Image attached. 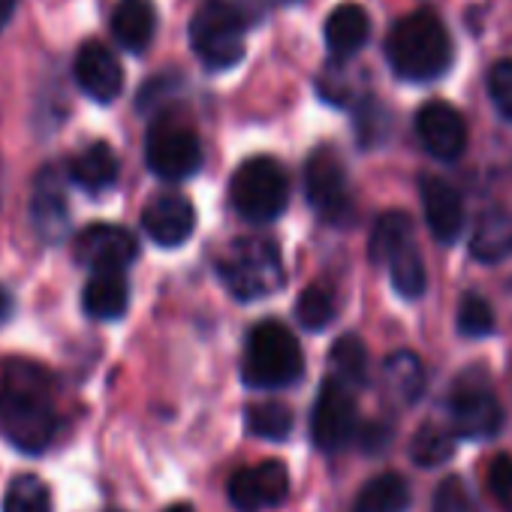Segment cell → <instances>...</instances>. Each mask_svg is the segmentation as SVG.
I'll return each instance as SVG.
<instances>
[{"label": "cell", "instance_id": "obj_1", "mask_svg": "<svg viewBox=\"0 0 512 512\" xmlns=\"http://www.w3.org/2000/svg\"><path fill=\"white\" fill-rule=\"evenodd\" d=\"M0 434L10 446L40 455L58 434V410L52 401V380L28 362H13L0 374Z\"/></svg>", "mask_w": 512, "mask_h": 512}, {"label": "cell", "instance_id": "obj_2", "mask_svg": "<svg viewBox=\"0 0 512 512\" xmlns=\"http://www.w3.org/2000/svg\"><path fill=\"white\" fill-rule=\"evenodd\" d=\"M386 61L404 82H434L452 67V40L443 22L428 13H410L386 37Z\"/></svg>", "mask_w": 512, "mask_h": 512}, {"label": "cell", "instance_id": "obj_3", "mask_svg": "<svg viewBox=\"0 0 512 512\" xmlns=\"http://www.w3.org/2000/svg\"><path fill=\"white\" fill-rule=\"evenodd\" d=\"M302 374V344L281 320H263L250 329L241 365V380L250 389H287L299 383Z\"/></svg>", "mask_w": 512, "mask_h": 512}, {"label": "cell", "instance_id": "obj_4", "mask_svg": "<svg viewBox=\"0 0 512 512\" xmlns=\"http://www.w3.org/2000/svg\"><path fill=\"white\" fill-rule=\"evenodd\" d=\"M217 278L241 302L272 296L284 287L281 250L266 238H238L217 260Z\"/></svg>", "mask_w": 512, "mask_h": 512}, {"label": "cell", "instance_id": "obj_5", "mask_svg": "<svg viewBox=\"0 0 512 512\" xmlns=\"http://www.w3.org/2000/svg\"><path fill=\"white\" fill-rule=\"evenodd\" d=\"M371 260L389 269V281L398 296L419 299L428 287L422 253L416 247L413 220L404 211H386L371 232Z\"/></svg>", "mask_w": 512, "mask_h": 512}, {"label": "cell", "instance_id": "obj_6", "mask_svg": "<svg viewBox=\"0 0 512 512\" xmlns=\"http://www.w3.org/2000/svg\"><path fill=\"white\" fill-rule=\"evenodd\" d=\"M229 199L238 217L250 223H272L287 211L290 178L275 157H250L235 169Z\"/></svg>", "mask_w": 512, "mask_h": 512}, {"label": "cell", "instance_id": "obj_7", "mask_svg": "<svg viewBox=\"0 0 512 512\" xmlns=\"http://www.w3.org/2000/svg\"><path fill=\"white\" fill-rule=\"evenodd\" d=\"M247 22L226 4L208 0L190 19V49L208 70H229L244 58Z\"/></svg>", "mask_w": 512, "mask_h": 512}, {"label": "cell", "instance_id": "obj_8", "mask_svg": "<svg viewBox=\"0 0 512 512\" xmlns=\"http://www.w3.org/2000/svg\"><path fill=\"white\" fill-rule=\"evenodd\" d=\"M446 410L452 434L464 440H491L503 428V407L491 392L488 380L479 374H464L452 386Z\"/></svg>", "mask_w": 512, "mask_h": 512}, {"label": "cell", "instance_id": "obj_9", "mask_svg": "<svg viewBox=\"0 0 512 512\" xmlns=\"http://www.w3.org/2000/svg\"><path fill=\"white\" fill-rule=\"evenodd\" d=\"M145 163L163 181H184L202 169L199 136L175 118L154 121L145 136Z\"/></svg>", "mask_w": 512, "mask_h": 512}, {"label": "cell", "instance_id": "obj_10", "mask_svg": "<svg viewBox=\"0 0 512 512\" xmlns=\"http://www.w3.org/2000/svg\"><path fill=\"white\" fill-rule=\"evenodd\" d=\"M359 434V410L347 383L329 377L311 413V437L320 452H341Z\"/></svg>", "mask_w": 512, "mask_h": 512}, {"label": "cell", "instance_id": "obj_11", "mask_svg": "<svg viewBox=\"0 0 512 512\" xmlns=\"http://www.w3.org/2000/svg\"><path fill=\"white\" fill-rule=\"evenodd\" d=\"M305 193L311 208L326 220V223H344L353 214V199H350V184L344 163L332 148H317L308 157L305 166Z\"/></svg>", "mask_w": 512, "mask_h": 512}, {"label": "cell", "instance_id": "obj_12", "mask_svg": "<svg viewBox=\"0 0 512 512\" xmlns=\"http://www.w3.org/2000/svg\"><path fill=\"white\" fill-rule=\"evenodd\" d=\"M136 256V235L115 223H91L73 241V260L94 272H124Z\"/></svg>", "mask_w": 512, "mask_h": 512}, {"label": "cell", "instance_id": "obj_13", "mask_svg": "<svg viewBox=\"0 0 512 512\" xmlns=\"http://www.w3.org/2000/svg\"><path fill=\"white\" fill-rule=\"evenodd\" d=\"M229 500L238 512H263L281 506L290 494V470L284 461L269 458L256 467H241L229 476Z\"/></svg>", "mask_w": 512, "mask_h": 512}, {"label": "cell", "instance_id": "obj_14", "mask_svg": "<svg viewBox=\"0 0 512 512\" xmlns=\"http://www.w3.org/2000/svg\"><path fill=\"white\" fill-rule=\"evenodd\" d=\"M416 136L431 157L452 163L467 148V121L455 106L431 100L416 112Z\"/></svg>", "mask_w": 512, "mask_h": 512}, {"label": "cell", "instance_id": "obj_15", "mask_svg": "<svg viewBox=\"0 0 512 512\" xmlns=\"http://www.w3.org/2000/svg\"><path fill=\"white\" fill-rule=\"evenodd\" d=\"M73 76L76 85L94 100L109 106L112 100H118V94L124 91V70L121 61L115 58V52L97 40L82 43V49L76 52L73 61Z\"/></svg>", "mask_w": 512, "mask_h": 512}, {"label": "cell", "instance_id": "obj_16", "mask_svg": "<svg viewBox=\"0 0 512 512\" xmlns=\"http://www.w3.org/2000/svg\"><path fill=\"white\" fill-rule=\"evenodd\" d=\"M34 229L46 241H61L70 232V208H67V175L61 166H43L34 181L31 199Z\"/></svg>", "mask_w": 512, "mask_h": 512}, {"label": "cell", "instance_id": "obj_17", "mask_svg": "<svg viewBox=\"0 0 512 512\" xmlns=\"http://www.w3.org/2000/svg\"><path fill=\"white\" fill-rule=\"evenodd\" d=\"M142 229L160 247L184 244L196 229V211L187 196L163 193L142 208Z\"/></svg>", "mask_w": 512, "mask_h": 512}, {"label": "cell", "instance_id": "obj_18", "mask_svg": "<svg viewBox=\"0 0 512 512\" xmlns=\"http://www.w3.org/2000/svg\"><path fill=\"white\" fill-rule=\"evenodd\" d=\"M419 196H422V211H425V223L431 229V235L440 244H452L461 229H464V202L461 193L434 175H425L419 181Z\"/></svg>", "mask_w": 512, "mask_h": 512}, {"label": "cell", "instance_id": "obj_19", "mask_svg": "<svg viewBox=\"0 0 512 512\" xmlns=\"http://www.w3.org/2000/svg\"><path fill=\"white\" fill-rule=\"evenodd\" d=\"M157 34V13L151 0H118V7L112 13V37L115 43L130 52L142 55Z\"/></svg>", "mask_w": 512, "mask_h": 512}, {"label": "cell", "instance_id": "obj_20", "mask_svg": "<svg viewBox=\"0 0 512 512\" xmlns=\"http://www.w3.org/2000/svg\"><path fill=\"white\" fill-rule=\"evenodd\" d=\"M371 37V19L359 4H341L326 19V46L335 61L356 58Z\"/></svg>", "mask_w": 512, "mask_h": 512}, {"label": "cell", "instance_id": "obj_21", "mask_svg": "<svg viewBox=\"0 0 512 512\" xmlns=\"http://www.w3.org/2000/svg\"><path fill=\"white\" fill-rule=\"evenodd\" d=\"M82 308L94 320H118L130 308V284L124 272H94L85 284Z\"/></svg>", "mask_w": 512, "mask_h": 512}, {"label": "cell", "instance_id": "obj_22", "mask_svg": "<svg viewBox=\"0 0 512 512\" xmlns=\"http://www.w3.org/2000/svg\"><path fill=\"white\" fill-rule=\"evenodd\" d=\"M118 169L121 166H118L115 151L106 142H94L76 160H70L67 178L88 193H103L118 181Z\"/></svg>", "mask_w": 512, "mask_h": 512}, {"label": "cell", "instance_id": "obj_23", "mask_svg": "<svg viewBox=\"0 0 512 512\" xmlns=\"http://www.w3.org/2000/svg\"><path fill=\"white\" fill-rule=\"evenodd\" d=\"M470 253L479 263H503L512 256V214L506 211H485L473 229Z\"/></svg>", "mask_w": 512, "mask_h": 512}, {"label": "cell", "instance_id": "obj_24", "mask_svg": "<svg viewBox=\"0 0 512 512\" xmlns=\"http://www.w3.org/2000/svg\"><path fill=\"white\" fill-rule=\"evenodd\" d=\"M407 509H410V482L401 473H380L368 479L353 506V512H407Z\"/></svg>", "mask_w": 512, "mask_h": 512}, {"label": "cell", "instance_id": "obj_25", "mask_svg": "<svg viewBox=\"0 0 512 512\" xmlns=\"http://www.w3.org/2000/svg\"><path fill=\"white\" fill-rule=\"evenodd\" d=\"M383 383L395 401L416 404L422 389H425V368H422L419 356H413L407 350L392 353L383 365Z\"/></svg>", "mask_w": 512, "mask_h": 512}, {"label": "cell", "instance_id": "obj_26", "mask_svg": "<svg viewBox=\"0 0 512 512\" xmlns=\"http://www.w3.org/2000/svg\"><path fill=\"white\" fill-rule=\"evenodd\" d=\"M329 365H332V377L353 386H365L368 380V350L356 335H344L335 341L332 353H329Z\"/></svg>", "mask_w": 512, "mask_h": 512}, {"label": "cell", "instance_id": "obj_27", "mask_svg": "<svg viewBox=\"0 0 512 512\" xmlns=\"http://www.w3.org/2000/svg\"><path fill=\"white\" fill-rule=\"evenodd\" d=\"M244 419H247V431L260 440H287L293 431V410L281 401L250 404Z\"/></svg>", "mask_w": 512, "mask_h": 512}, {"label": "cell", "instance_id": "obj_28", "mask_svg": "<svg viewBox=\"0 0 512 512\" xmlns=\"http://www.w3.org/2000/svg\"><path fill=\"white\" fill-rule=\"evenodd\" d=\"M4 512H52V491L37 473H19L7 485Z\"/></svg>", "mask_w": 512, "mask_h": 512}, {"label": "cell", "instance_id": "obj_29", "mask_svg": "<svg viewBox=\"0 0 512 512\" xmlns=\"http://www.w3.org/2000/svg\"><path fill=\"white\" fill-rule=\"evenodd\" d=\"M452 452H455V434L449 428H440V425L428 422L413 434L410 458L419 467H440V464H446L452 458Z\"/></svg>", "mask_w": 512, "mask_h": 512}, {"label": "cell", "instance_id": "obj_30", "mask_svg": "<svg viewBox=\"0 0 512 512\" xmlns=\"http://www.w3.org/2000/svg\"><path fill=\"white\" fill-rule=\"evenodd\" d=\"M296 320L308 332H323L335 320V296H332V290L323 287V284L305 287V293L296 302Z\"/></svg>", "mask_w": 512, "mask_h": 512}, {"label": "cell", "instance_id": "obj_31", "mask_svg": "<svg viewBox=\"0 0 512 512\" xmlns=\"http://www.w3.org/2000/svg\"><path fill=\"white\" fill-rule=\"evenodd\" d=\"M458 332L464 338H488L494 332V311L482 296L467 293L461 299V305H458Z\"/></svg>", "mask_w": 512, "mask_h": 512}, {"label": "cell", "instance_id": "obj_32", "mask_svg": "<svg viewBox=\"0 0 512 512\" xmlns=\"http://www.w3.org/2000/svg\"><path fill=\"white\" fill-rule=\"evenodd\" d=\"M431 512H479V506L461 476H446L434 491Z\"/></svg>", "mask_w": 512, "mask_h": 512}, {"label": "cell", "instance_id": "obj_33", "mask_svg": "<svg viewBox=\"0 0 512 512\" xmlns=\"http://www.w3.org/2000/svg\"><path fill=\"white\" fill-rule=\"evenodd\" d=\"M488 94L494 100V106L512 118V61H500L491 67L488 73Z\"/></svg>", "mask_w": 512, "mask_h": 512}, {"label": "cell", "instance_id": "obj_34", "mask_svg": "<svg viewBox=\"0 0 512 512\" xmlns=\"http://www.w3.org/2000/svg\"><path fill=\"white\" fill-rule=\"evenodd\" d=\"M488 485L497 500L512 509V455H497L488 467Z\"/></svg>", "mask_w": 512, "mask_h": 512}, {"label": "cell", "instance_id": "obj_35", "mask_svg": "<svg viewBox=\"0 0 512 512\" xmlns=\"http://www.w3.org/2000/svg\"><path fill=\"white\" fill-rule=\"evenodd\" d=\"M217 4H226L229 10H235L244 22H256L266 13L269 0H217Z\"/></svg>", "mask_w": 512, "mask_h": 512}, {"label": "cell", "instance_id": "obj_36", "mask_svg": "<svg viewBox=\"0 0 512 512\" xmlns=\"http://www.w3.org/2000/svg\"><path fill=\"white\" fill-rule=\"evenodd\" d=\"M389 428H383V425H368V431H365V446H368V452H380L386 443H389Z\"/></svg>", "mask_w": 512, "mask_h": 512}, {"label": "cell", "instance_id": "obj_37", "mask_svg": "<svg viewBox=\"0 0 512 512\" xmlns=\"http://www.w3.org/2000/svg\"><path fill=\"white\" fill-rule=\"evenodd\" d=\"M13 317V296L7 290H0V326Z\"/></svg>", "mask_w": 512, "mask_h": 512}, {"label": "cell", "instance_id": "obj_38", "mask_svg": "<svg viewBox=\"0 0 512 512\" xmlns=\"http://www.w3.org/2000/svg\"><path fill=\"white\" fill-rule=\"evenodd\" d=\"M16 13V0H0V28H7Z\"/></svg>", "mask_w": 512, "mask_h": 512}, {"label": "cell", "instance_id": "obj_39", "mask_svg": "<svg viewBox=\"0 0 512 512\" xmlns=\"http://www.w3.org/2000/svg\"><path fill=\"white\" fill-rule=\"evenodd\" d=\"M4 181L7 175H4V163H0V205H4Z\"/></svg>", "mask_w": 512, "mask_h": 512}, {"label": "cell", "instance_id": "obj_40", "mask_svg": "<svg viewBox=\"0 0 512 512\" xmlns=\"http://www.w3.org/2000/svg\"><path fill=\"white\" fill-rule=\"evenodd\" d=\"M166 512H193V509H190L187 503H175V506H169Z\"/></svg>", "mask_w": 512, "mask_h": 512}, {"label": "cell", "instance_id": "obj_41", "mask_svg": "<svg viewBox=\"0 0 512 512\" xmlns=\"http://www.w3.org/2000/svg\"><path fill=\"white\" fill-rule=\"evenodd\" d=\"M278 4H287L290 7V4H302V0H278Z\"/></svg>", "mask_w": 512, "mask_h": 512}, {"label": "cell", "instance_id": "obj_42", "mask_svg": "<svg viewBox=\"0 0 512 512\" xmlns=\"http://www.w3.org/2000/svg\"><path fill=\"white\" fill-rule=\"evenodd\" d=\"M106 512H124V509H106Z\"/></svg>", "mask_w": 512, "mask_h": 512}]
</instances>
